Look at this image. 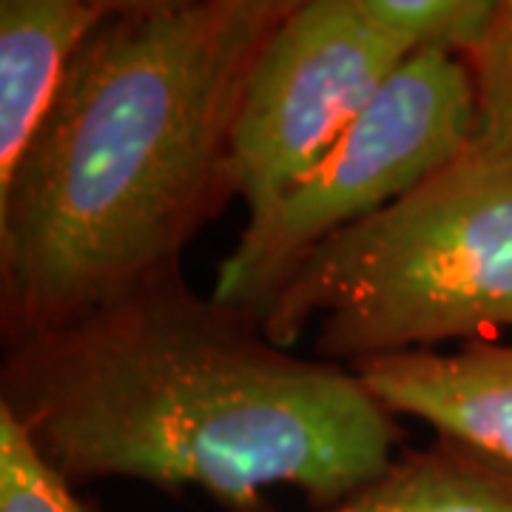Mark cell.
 I'll list each match as a JSON object with an SVG mask.
<instances>
[{
  "label": "cell",
  "mask_w": 512,
  "mask_h": 512,
  "mask_svg": "<svg viewBox=\"0 0 512 512\" xmlns=\"http://www.w3.org/2000/svg\"><path fill=\"white\" fill-rule=\"evenodd\" d=\"M359 365L512 328V174L470 157L328 237L259 313L279 348Z\"/></svg>",
  "instance_id": "3957f363"
},
{
  "label": "cell",
  "mask_w": 512,
  "mask_h": 512,
  "mask_svg": "<svg viewBox=\"0 0 512 512\" xmlns=\"http://www.w3.org/2000/svg\"><path fill=\"white\" fill-rule=\"evenodd\" d=\"M473 128L467 63L450 52L407 57L345 137L271 208L248 217L211 296L259 319L305 256L456 163Z\"/></svg>",
  "instance_id": "277c9868"
},
{
  "label": "cell",
  "mask_w": 512,
  "mask_h": 512,
  "mask_svg": "<svg viewBox=\"0 0 512 512\" xmlns=\"http://www.w3.org/2000/svg\"><path fill=\"white\" fill-rule=\"evenodd\" d=\"M126 0L0 3V188L32 146L80 46Z\"/></svg>",
  "instance_id": "52a82bcc"
},
{
  "label": "cell",
  "mask_w": 512,
  "mask_h": 512,
  "mask_svg": "<svg viewBox=\"0 0 512 512\" xmlns=\"http://www.w3.org/2000/svg\"><path fill=\"white\" fill-rule=\"evenodd\" d=\"M396 419H421L512 467V345L467 342L350 367Z\"/></svg>",
  "instance_id": "8992f818"
},
{
  "label": "cell",
  "mask_w": 512,
  "mask_h": 512,
  "mask_svg": "<svg viewBox=\"0 0 512 512\" xmlns=\"http://www.w3.org/2000/svg\"><path fill=\"white\" fill-rule=\"evenodd\" d=\"M498 0H359V9L410 55L464 57L484 37Z\"/></svg>",
  "instance_id": "30bf717a"
},
{
  "label": "cell",
  "mask_w": 512,
  "mask_h": 512,
  "mask_svg": "<svg viewBox=\"0 0 512 512\" xmlns=\"http://www.w3.org/2000/svg\"><path fill=\"white\" fill-rule=\"evenodd\" d=\"M0 410L74 490L131 478L225 512L279 484L330 507L404 444L348 365L279 348L254 313L194 291L183 265L3 345Z\"/></svg>",
  "instance_id": "6da1fadb"
},
{
  "label": "cell",
  "mask_w": 512,
  "mask_h": 512,
  "mask_svg": "<svg viewBox=\"0 0 512 512\" xmlns=\"http://www.w3.org/2000/svg\"><path fill=\"white\" fill-rule=\"evenodd\" d=\"M0 512H92L0 410Z\"/></svg>",
  "instance_id": "8fae6325"
},
{
  "label": "cell",
  "mask_w": 512,
  "mask_h": 512,
  "mask_svg": "<svg viewBox=\"0 0 512 512\" xmlns=\"http://www.w3.org/2000/svg\"><path fill=\"white\" fill-rule=\"evenodd\" d=\"M296 3L126 0L94 29L0 188L3 345L183 265L237 200L239 106Z\"/></svg>",
  "instance_id": "7a4b0ae2"
},
{
  "label": "cell",
  "mask_w": 512,
  "mask_h": 512,
  "mask_svg": "<svg viewBox=\"0 0 512 512\" xmlns=\"http://www.w3.org/2000/svg\"><path fill=\"white\" fill-rule=\"evenodd\" d=\"M239 512H282L271 501ZM308 512H512V467L464 441L402 447L382 476Z\"/></svg>",
  "instance_id": "ba28073f"
},
{
  "label": "cell",
  "mask_w": 512,
  "mask_h": 512,
  "mask_svg": "<svg viewBox=\"0 0 512 512\" xmlns=\"http://www.w3.org/2000/svg\"><path fill=\"white\" fill-rule=\"evenodd\" d=\"M461 60L476 86V128L464 157L512 174V0L495 3L487 32Z\"/></svg>",
  "instance_id": "9c48e42d"
},
{
  "label": "cell",
  "mask_w": 512,
  "mask_h": 512,
  "mask_svg": "<svg viewBox=\"0 0 512 512\" xmlns=\"http://www.w3.org/2000/svg\"><path fill=\"white\" fill-rule=\"evenodd\" d=\"M413 57L359 0H299L256 60L231 168L248 217L291 191Z\"/></svg>",
  "instance_id": "5b68a950"
}]
</instances>
